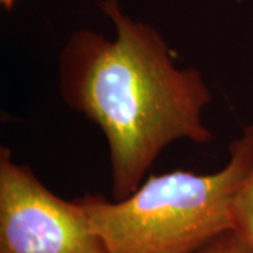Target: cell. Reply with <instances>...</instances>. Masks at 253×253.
<instances>
[{
    "mask_svg": "<svg viewBox=\"0 0 253 253\" xmlns=\"http://www.w3.org/2000/svg\"><path fill=\"white\" fill-rule=\"evenodd\" d=\"M101 7L116 36L75 31L59 55V89L65 103L104 134L113 197L123 200L168 145L212 141L203 123L211 91L200 71L176 66L156 28L129 17L118 0Z\"/></svg>",
    "mask_w": 253,
    "mask_h": 253,
    "instance_id": "cell-1",
    "label": "cell"
},
{
    "mask_svg": "<svg viewBox=\"0 0 253 253\" xmlns=\"http://www.w3.org/2000/svg\"><path fill=\"white\" fill-rule=\"evenodd\" d=\"M253 163V124L229 146L214 173L172 170L149 174L128 197L76 199L107 253H197L232 229V201Z\"/></svg>",
    "mask_w": 253,
    "mask_h": 253,
    "instance_id": "cell-2",
    "label": "cell"
},
{
    "mask_svg": "<svg viewBox=\"0 0 253 253\" xmlns=\"http://www.w3.org/2000/svg\"><path fill=\"white\" fill-rule=\"evenodd\" d=\"M0 253H107L78 200L66 201L0 149Z\"/></svg>",
    "mask_w": 253,
    "mask_h": 253,
    "instance_id": "cell-3",
    "label": "cell"
},
{
    "mask_svg": "<svg viewBox=\"0 0 253 253\" xmlns=\"http://www.w3.org/2000/svg\"><path fill=\"white\" fill-rule=\"evenodd\" d=\"M232 229L253 248V163L232 201Z\"/></svg>",
    "mask_w": 253,
    "mask_h": 253,
    "instance_id": "cell-4",
    "label": "cell"
},
{
    "mask_svg": "<svg viewBox=\"0 0 253 253\" xmlns=\"http://www.w3.org/2000/svg\"><path fill=\"white\" fill-rule=\"evenodd\" d=\"M197 253H253V248L236 231L228 229Z\"/></svg>",
    "mask_w": 253,
    "mask_h": 253,
    "instance_id": "cell-5",
    "label": "cell"
}]
</instances>
